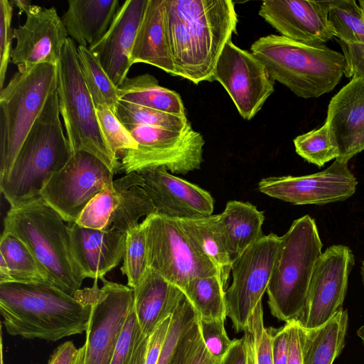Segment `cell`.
I'll list each match as a JSON object with an SVG mask.
<instances>
[{"instance_id": "cell-9", "label": "cell", "mask_w": 364, "mask_h": 364, "mask_svg": "<svg viewBox=\"0 0 364 364\" xmlns=\"http://www.w3.org/2000/svg\"><path fill=\"white\" fill-rule=\"evenodd\" d=\"M137 144L122 153L119 170L128 174L164 167L186 174L200 168L205 140L190 123L181 131L154 126H124Z\"/></svg>"}, {"instance_id": "cell-48", "label": "cell", "mask_w": 364, "mask_h": 364, "mask_svg": "<svg viewBox=\"0 0 364 364\" xmlns=\"http://www.w3.org/2000/svg\"><path fill=\"white\" fill-rule=\"evenodd\" d=\"M272 335L273 364H287L289 355V323L279 329L269 328Z\"/></svg>"}, {"instance_id": "cell-33", "label": "cell", "mask_w": 364, "mask_h": 364, "mask_svg": "<svg viewBox=\"0 0 364 364\" xmlns=\"http://www.w3.org/2000/svg\"><path fill=\"white\" fill-rule=\"evenodd\" d=\"M77 58L84 80L95 106L114 112L119 101L118 87L108 76L98 58L86 47L77 46Z\"/></svg>"}, {"instance_id": "cell-47", "label": "cell", "mask_w": 364, "mask_h": 364, "mask_svg": "<svg viewBox=\"0 0 364 364\" xmlns=\"http://www.w3.org/2000/svg\"><path fill=\"white\" fill-rule=\"evenodd\" d=\"M171 316L164 320L149 336L145 364H157L168 332Z\"/></svg>"}, {"instance_id": "cell-56", "label": "cell", "mask_w": 364, "mask_h": 364, "mask_svg": "<svg viewBox=\"0 0 364 364\" xmlns=\"http://www.w3.org/2000/svg\"><path fill=\"white\" fill-rule=\"evenodd\" d=\"M360 274H361V277H362V282L364 285V261H363L362 265L360 267Z\"/></svg>"}, {"instance_id": "cell-14", "label": "cell", "mask_w": 364, "mask_h": 364, "mask_svg": "<svg viewBox=\"0 0 364 364\" xmlns=\"http://www.w3.org/2000/svg\"><path fill=\"white\" fill-rule=\"evenodd\" d=\"M225 89L240 115L250 120L274 91V80L252 52L225 44L215 66L212 81Z\"/></svg>"}, {"instance_id": "cell-6", "label": "cell", "mask_w": 364, "mask_h": 364, "mask_svg": "<svg viewBox=\"0 0 364 364\" xmlns=\"http://www.w3.org/2000/svg\"><path fill=\"white\" fill-rule=\"evenodd\" d=\"M322 247L316 223L309 215L294 220L282 236L266 290L271 314L277 319L287 323L301 315Z\"/></svg>"}, {"instance_id": "cell-43", "label": "cell", "mask_w": 364, "mask_h": 364, "mask_svg": "<svg viewBox=\"0 0 364 364\" xmlns=\"http://www.w3.org/2000/svg\"><path fill=\"white\" fill-rule=\"evenodd\" d=\"M246 328L252 336L256 364H273L272 335L269 328L264 327L262 301L254 309Z\"/></svg>"}, {"instance_id": "cell-16", "label": "cell", "mask_w": 364, "mask_h": 364, "mask_svg": "<svg viewBox=\"0 0 364 364\" xmlns=\"http://www.w3.org/2000/svg\"><path fill=\"white\" fill-rule=\"evenodd\" d=\"M348 162L336 159L325 170L301 176L269 177L258 184L260 192L294 205H323L352 196L358 181Z\"/></svg>"}, {"instance_id": "cell-31", "label": "cell", "mask_w": 364, "mask_h": 364, "mask_svg": "<svg viewBox=\"0 0 364 364\" xmlns=\"http://www.w3.org/2000/svg\"><path fill=\"white\" fill-rule=\"evenodd\" d=\"M0 255V283L49 284L29 248L11 232L4 230L2 232Z\"/></svg>"}, {"instance_id": "cell-2", "label": "cell", "mask_w": 364, "mask_h": 364, "mask_svg": "<svg viewBox=\"0 0 364 364\" xmlns=\"http://www.w3.org/2000/svg\"><path fill=\"white\" fill-rule=\"evenodd\" d=\"M0 311L8 333L57 341L86 332L91 306L48 284L0 283Z\"/></svg>"}, {"instance_id": "cell-52", "label": "cell", "mask_w": 364, "mask_h": 364, "mask_svg": "<svg viewBox=\"0 0 364 364\" xmlns=\"http://www.w3.org/2000/svg\"><path fill=\"white\" fill-rule=\"evenodd\" d=\"M244 336L246 338L247 346L248 364H256L253 341L251 333L248 328L245 330Z\"/></svg>"}, {"instance_id": "cell-49", "label": "cell", "mask_w": 364, "mask_h": 364, "mask_svg": "<svg viewBox=\"0 0 364 364\" xmlns=\"http://www.w3.org/2000/svg\"><path fill=\"white\" fill-rule=\"evenodd\" d=\"M288 323L289 355L287 364H303L301 325L296 320Z\"/></svg>"}, {"instance_id": "cell-24", "label": "cell", "mask_w": 364, "mask_h": 364, "mask_svg": "<svg viewBox=\"0 0 364 364\" xmlns=\"http://www.w3.org/2000/svg\"><path fill=\"white\" fill-rule=\"evenodd\" d=\"M165 0H148L131 53L132 65L142 63L175 76L164 23Z\"/></svg>"}, {"instance_id": "cell-28", "label": "cell", "mask_w": 364, "mask_h": 364, "mask_svg": "<svg viewBox=\"0 0 364 364\" xmlns=\"http://www.w3.org/2000/svg\"><path fill=\"white\" fill-rule=\"evenodd\" d=\"M143 183L137 172L129 173L114 181L117 200L106 230L127 233L139 224L141 217L156 213L152 200L142 187Z\"/></svg>"}, {"instance_id": "cell-15", "label": "cell", "mask_w": 364, "mask_h": 364, "mask_svg": "<svg viewBox=\"0 0 364 364\" xmlns=\"http://www.w3.org/2000/svg\"><path fill=\"white\" fill-rule=\"evenodd\" d=\"M354 263V255L348 246L333 245L322 252L311 277L304 309L296 320L303 328L323 325L342 308Z\"/></svg>"}, {"instance_id": "cell-35", "label": "cell", "mask_w": 364, "mask_h": 364, "mask_svg": "<svg viewBox=\"0 0 364 364\" xmlns=\"http://www.w3.org/2000/svg\"><path fill=\"white\" fill-rule=\"evenodd\" d=\"M328 18L339 40L364 44V17L355 1H328Z\"/></svg>"}, {"instance_id": "cell-22", "label": "cell", "mask_w": 364, "mask_h": 364, "mask_svg": "<svg viewBox=\"0 0 364 364\" xmlns=\"http://www.w3.org/2000/svg\"><path fill=\"white\" fill-rule=\"evenodd\" d=\"M70 232L74 258L83 279H101L123 259L126 232L90 229L75 223L70 226Z\"/></svg>"}, {"instance_id": "cell-21", "label": "cell", "mask_w": 364, "mask_h": 364, "mask_svg": "<svg viewBox=\"0 0 364 364\" xmlns=\"http://www.w3.org/2000/svg\"><path fill=\"white\" fill-rule=\"evenodd\" d=\"M326 123L347 161L364 150V78L352 79L331 100Z\"/></svg>"}, {"instance_id": "cell-20", "label": "cell", "mask_w": 364, "mask_h": 364, "mask_svg": "<svg viewBox=\"0 0 364 364\" xmlns=\"http://www.w3.org/2000/svg\"><path fill=\"white\" fill-rule=\"evenodd\" d=\"M148 0H127L119 6L106 33L87 48L117 87L127 77L131 53Z\"/></svg>"}, {"instance_id": "cell-4", "label": "cell", "mask_w": 364, "mask_h": 364, "mask_svg": "<svg viewBox=\"0 0 364 364\" xmlns=\"http://www.w3.org/2000/svg\"><path fill=\"white\" fill-rule=\"evenodd\" d=\"M40 196L10 207L4 230L20 238L29 248L49 284L74 296L83 277L75 262L70 226Z\"/></svg>"}, {"instance_id": "cell-8", "label": "cell", "mask_w": 364, "mask_h": 364, "mask_svg": "<svg viewBox=\"0 0 364 364\" xmlns=\"http://www.w3.org/2000/svg\"><path fill=\"white\" fill-rule=\"evenodd\" d=\"M57 90V65L16 72L0 93V181L9 175L27 134Z\"/></svg>"}, {"instance_id": "cell-50", "label": "cell", "mask_w": 364, "mask_h": 364, "mask_svg": "<svg viewBox=\"0 0 364 364\" xmlns=\"http://www.w3.org/2000/svg\"><path fill=\"white\" fill-rule=\"evenodd\" d=\"M220 364H248L247 346L245 336L234 339L232 345L223 358Z\"/></svg>"}, {"instance_id": "cell-34", "label": "cell", "mask_w": 364, "mask_h": 364, "mask_svg": "<svg viewBox=\"0 0 364 364\" xmlns=\"http://www.w3.org/2000/svg\"><path fill=\"white\" fill-rule=\"evenodd\" d=\"M124 126H154L183 130L191 123L186 117L164 112L119 100L114 112Z\"/></svg>"}, {"instance_id": "cell-30", "label": "cell", "mask_w": 364, "mask_h": 364, "mask_svg": "<svg viewBox=\"0 0 364 364\" xmlns=\"http://www.w3.org/2000/svg\"><path fill=\"white\" fill-rule=\"evenodd\" d=\"M118 95L122 101L173 114L186 115L180 95L161 86L158 80L149 73L127 77L118 87Z\"/></svg>"}, {"instance_id": "cell-42", "label": "cell", "mask_w": 364, "mask_h": 364, "mask_svg": "<svg viewBox=\"0 0 364 364\" xmlns=\"http://www.w3.org/2000/svg\"><path fill=\"white\" fill-rule=\"evenodd\" d=\"M196 317L194 309L185 297L171 316L168 332L157 364H168L183 332Z\"/></svg>"}, {"instance_id": "cell-18", "label": "cell", "mask_w": 364, "mask_h": 364, "mask_svg": "<svg viewBox=\"0 0 364 364\" xmlns=\"http://www.w3.org/2000/svg\"><path fill=\"white\" fill-rule=\"evenodd\" d=\"M328 1L264 0L259 15L281 36L304 43H324L335 36Z\"/></svg>"}, {"instance_id": "cell-11", "label": "cell", "mask_w": 364, "mask_h": 364, "mask_svg": "<svg viewBox=\"0 0 364 364\" xmlns=\"http://www.w3.org/2000/svg\"><path fill=\"white\" fill-rule=\"evenodd\" d=\"M282 237L263 235L232 262V282L225 290L227 316L237 333L244 332L267 290Z\"/></svg>"}, {"instance_id": "cell-13", "label": "cell", "mask_w": 364, "mask_h": 364, "mask_svg": "<svg viewBox=\"0 0 364 364\" xmlns=\"http://www.w3.org/2000/svg\"><path fill=\"white\" fill-rule=\"evenodd\" d=\"M114 174L98 158L79 151L51 177L41 196L65 222L74 223L97 193L113 185Z\"/></svg>"}, {"instance_id": "cell-27", "label": "cell", "mask_w": 364, "mask_h": 364, "mask_svg": "<svg viewBox=\"0 0 364 364\" xmlns=\"http://www.w3.org/2000/svg\"><path fill=\"white\" fill-rule=\"evenodd\" d=\"M218 216L232 261L263 236V212L250 203L228 201Z\"/></svg>"}, {"instance_id": "cell-54", "label": "cell", "mask_w": 364, "mask_h": 364, "mask_svg": "<svg viewBox=\"0 0 364 364\" xmlns=\"http://www.w3.org/2000/svg\"><path fill=\"white\" fill-rule=\"evenodd\" d=\"M85 345L83 344L80 348H78V353L74 364H85Z\"/></svg>"}, {"instance_id": "cell-17", "label": "cell", "mask_w": 364, "mask_h": 364, "mask_svg": "<svg viewBox=\"0 0 364 364\" xmlns=\"http://www.w3.org/2000/svg\"><path fill=\"white\" fill-rule=\"evenodd\" d=\"M25 14L24 24L14 28L11 62L19 72L38 64L57 65L69 36L56 9L31 4Z\"/></svg>"}, {"instance_id": "cell-25", "label": "cell", "mask_w": 364, "mask_h": 364, "mask_svg": "<svg viewBox=\"0 0 364 364\" xmlns=\"http://www.w3.org/2000/svg\"><path fill=\"white\" fill-rule=\"evenodd\" d=\"M119 8L118 0H69L61 18L68 36L77 46L88 48L106 33Z\"/></svg>"}, {"instance_id": "cell-44", "label": "cell", "mask_w": 364, "mask_h": 364, "mask_svg": "<svg viewBox=\"0 0 364 364\" xmlns=\"http://www.w3.org/2000/svg\"><path fill=\"white\" fill-rule=\"evenodd\" d=\"M198 324L203 342L210 354L221 360L234 342L225 328V319H200Z\"/></svg>"}, {"instance_id": "cell-46", "label": "cell", "mask_w": 364, "mask_h": 364, "mask_svg": "<svg viewBox=\"0 0 364 364\" xmlns=\"http://www.w3.org/2000/svg\"><path fill=\"white\" fill-rule=\"evenodd\" d=\"M346 60L344 75L352 79L364 78V44L338 40Z\"/></svg>"}, {"instance_id": "cell-10", "label": "cell", "mask_w": 364, "mask_h": 364, "mask_svg": "<svg viewBox=\"0 0 364 364\" xmlns=\"http://www.w3.org/2000/svg\"><path fill=\"white\" fill-rule=\"evenodd\" d=\"M148 267L181 290L191 279L218 274L186 238L173 218L153 213L141 222Z\"/></svg>"}, {"instance_id": "cell-1", "label": "cell", "mask_w": 364, "mask_h": 364, "mask_svg": "<svg viewBox=\"0 0 364 364\" xmlns=\"http://www.w3.org/2000/svg\"><path fill=\"white\" fill-rule=\"evenodd\" d=\"M232 0H165L164 23L175 76L212 81L225 44L237 33Z\"/></svg>"}, {"instance_id": "cell-57", "label": "cell", "mask_w": 364, "mask_h": 364, "mask_svg": "<svg viewBox=\"0 0 364 364\" xmlns=\"http://www.w3.org/2000/svg\"><path fill=\"white\" fill-rule=\"evenodd\" d=\"M359 6L362 11L363 15L364 16V0H360L359 1Z\"/></svg>"}, {"instance_id": "cell-32", "label": "cell", "mask_w": 364, "mask_h": 364, "mask_svg": "<svg viewBox=\"0 0 364 364\" xmlns=\"http://www.w3.org/2000/svg\"><path fill=\"white\" fill-rule=\"evenodd\" d=\"M200 319H226L225 289L218 274L194 278L182 289Z\"/></svg>"}, {"instance_id": "cell-29", "label": "cell", "mask_w": 364, "mask_h": 364, "mask_svg": "<svg viewBox=\"0 0 364 364\" xmlns=\"http://www.w3.org/2000/svg\"><path fill=\"white\" fill-rule=\"evenodd\" d=\"M348 311L341 308L323 325L312 329L301 326L303 364H333L344 346Z\"/></svg>"}, {"instance_id": "cell-38", "label": "cell", "mask_w": 364, "mask_h": 364, "mask_svg": "<svg viewBox=\"0 0 364 364\" xmlns=\"http://www.w3.org/2000/svg\"><path fill=\"white\" fill-rule=\"evenodd\" d=\"M123 264L120 269L132 289L141 281L148 267L144 228L142 223L127 232Z\"/></svg>"}, {"instance_id": "cell-26", "label": "cell", "mask_w": 364, "mask_h": 364, "mask_svg": "<svg viewBox=\"0 0 364 364\" xmlns=\"http://www.w3.org/2000/svg\"><path fill=\"white\" fill-rule=\"evenodd\" d=\"M173 219L195 249L217 268L226 290L232 261L227 249L218 214Z\"/></svg>"}, {"instance_id": "cell-40", "label": "cell", "mask_w": 364, "mask_h": 364, "mask_svg": "<svg viewBox=\"0 0 364 364\" xmlns=\"http://www.w3.org/2000/svg\"><path fill=\"white\" fill-rule=\"evenodd\" d=\"M114 186L97 193L85 207L75 223L90 229L105 230L117 204Z\"/></svg>"}, {"instance_id": "cell-7", "label": "cell", "mask_w": 364, "mask_h": 364, "mask_svg": "<svg viewBox=\"0 0 364 364\" xmlns=\"http://www.w3.org/2000/svg\"><path fill=\"white\" fill-rule=\"evenodd\" d=\"M57 93L60 114L72 153H90L114 173L119 171L120 163L102 132L95 105L84 80L77 46L70 37L57 65Z\"/></svg>"}, {"instance_id": "cell-19", "label": "cell", "mask_w": 364, "mask_h": 364, "mask_svg": "<svg viewBox=\"0 0 364 364\" xmlns=\"http://www.w3.org/2000/svg\"><path fill=\"white\" fill-rule=\"evenodd\" d=\"M142 187L152 200L156 213L171 218H195L213 215L214 200L205 190L178 178L164 167L138 172Z\"/></svg>"}, {"instance_id": "cell-36", "label": "cell", "mask_w": 364, "mask_h": 364, "mask_svg": "<svg viewBox=\"0 0 364 364\" xmlns=\"http://www.w3.org/2000/svg\"><path fill=\"white\" fill-rule=\"evenodd\" d=\"M149 338L141 330L133 305L122 327L110 364H145Z\"/></svg>"}, {"instance_id": "cell-12", "label": "cell", "mask_w": 364, "mask_h": 364, "mask_svg": "<svg viewBox=\"0 0 364 364\" xmlns=\"http://www.w3.org/2000/svg\"><path fill=\"white\" fill-rule=\"evenodd\" d=\"M98 287L80 289L77 293L91 306L86 331L85 364H110L127 316L134 305V290L105 277Z\"/></svg>"}, {"instance_id": "cell-41", "label": "cell", "mask_w": 364, "mask_h": 364, "mask_svg": "<svg viewBox=\"0 0 364 364\" xmlns=\"http://www.w3.org/2000/svg\"><path fill=\"white\" fill-rule=\"evenodd\" d=\"M102 132L112 151L135 149L137 144L127 129L119 121L114 112L105 106H95Z\"/></svg>"}, {"instance_id": "cell-5", "label": "cell", "mask_w": 364, "mask_h": 364, "mask_svg": "<svg viewBox=\"0 0 364 364\" xmlns=\"http://www.w3.org/2000/svg\"><path fill=\"white\" fill-rule=\"evenodd\" d=\"M250 50L274 81L303 98L318 97L333 90L346 68L343 54L324 43H304L281 35L259 38Z\"/></svg>"}, {"instance_id": "cell-39", "label": "cell", "mask_w": 364, "mask_h": 364, "mask_svg": "<svg viewBox=\"0 0 364 364\" xmlns=\"http://www.w3.org/2000/svg\"><path fill=\"white\" fill-rule=\"evenodd\" d=\"M221 360L214 358L207 349L196 315L181 334L168 364H220Z\"/></svg>"}, {"instance_id": "cell-45", "label": "cell", "mask_w": 364, "mask_h": 364, "mask_svg": "<svg viewBox=\"0 0 364 364\" xmlns=\"http://www.w3.org/2000/svg\"><path fill=\"white\" fill-rule=\"evenodd\" d=\"M11 2L0 1V88H4L6 73L11 58L14 29L11 28L13 14Z\"/></svg>"}, {"instance_id": "cell-23", "label": "cell", "mask_w": 364, "mask_h": 364, "mask_svg": "<svg viewBox=\"0 0 364 364\" xmlns=\"http://www.w3.org/2000/svg\"><path fill=\"white\" fill-rule=\"evenodd\" d=\"M133 290L134 309L143 333L149 337L186 297L179 287L149 267Z\"/></svg>"}, {"instance_id": "cell-53", "label": "cell", "mask_w": 364, "mask_h": 364, "mask_svg": "<svg viewBox=\"0 0 364 364\" xmlns=\"http://www.w3.org/2000/svg\"><path fill=\"white\" fill-rule=\"evenodd\" d=\"M14 6H16L18 9L19 14H25L26 11L28 9V7L31 5L30 1L26 0H14L11 1Z\"/></svg>"}, {"instance_id": "cell-58", "label": "cell", "mask_w": 364, "mask_h": 364, "mask_svg": "<svg viewBox=\"0 0 364 364\" xmlns=\"http://www.w3.org/2000/svg\"><path fill=\"white\" fill-rule=\"evenodd\" d=\"M364 17V16H363Z\"/></svg>"}, {"instance_id": "cell-55", "label": "cell", "mask_w": 364, "mask_h": 364, "mask_svg": "<svg viewBox=\"0 0 364 364\" xmlns=\"http://www.w3.org/2000/svg\"><path fill=\"white\" fill-rule=\"evenodd\" d=\"M357 335L364 344V323L358 329Z\"/></svg>"}, {"instance_id": "cell-51", "label": "cell", "mask_w": 364, "mask_h": 364, "mask_svg": "<svg viewBox=\"0 0 364 364\" xmlns=\"http://www.w3.org/2000/svg\"><path fill=\"white\" fill-rule=\"evenodd\" d=\"M78 348L72 341H66L58 346L51 354L47 364H74Z\"/></svg>"}, {"instance_id": "cell-3", "label": "cell", "mask_w": 364, "mask_h": 364, "mask_svg": "<svg viewBox=\"0 0 364 364\" xmlns=\"http://www.w3.org/2000/svg\"><path fill=\"white\" fill-rule=\"evenodd\" d=\"M57 90L48 98L27 134L0 188L10 207L41 196L51 177L70 159L60 119Z\"/></svg>"}, {"instance_id": "cell-37", "label": "cell", "mask_w": 364, "mask_h": 364, "mask_svg": "<svg viewBox=\"0 0 364 364\" xmlns=\"http://www.w3.org/2000/svg\"><path fill=\"white\" fill-rule=\"evenodd\" d=\"M294 144L297 154L318 167L339 156L337 145L326 122L318 129L296 136Z\"/></svg>"}]
</instances>
